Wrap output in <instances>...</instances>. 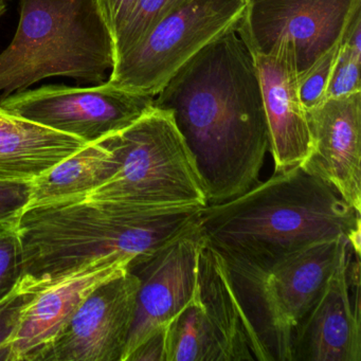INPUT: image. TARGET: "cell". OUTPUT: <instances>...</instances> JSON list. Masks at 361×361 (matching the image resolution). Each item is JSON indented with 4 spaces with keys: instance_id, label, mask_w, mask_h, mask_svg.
<instances>
[{
    "instance_id": "d4e9b609",
    "label": "cell",
    "mask_w": 361,
    "mask_h": 361,
    "mask_svg": "<svg viewBox=\"0 0 361 361\" xmlns=\"http://www.w3.org/2000/svg\"><path fill=\"white\" fill-rule=\"evenodd\" d=\"M32 180L0 181V223L18 219L30 202Z\"/></svg>"
},
{
    "instance_id": "5bb4252c",
    "label": "cell",
    "mask_w": 361,
    "mask_h": 361,
    "mask_svg": "<svg viewBox=\"0 0 361 361\" xmlns=\"http://www.w3.org/2000/svg\"><path fill=\"white\" fill-rule=\"evenodd\" d=\"M130 264L124 257H102L56 278L33 281L37 293L23 310L13 341L14 360H43L84 300L99 285L128 270Z\"/></svg>"
},
{
    "instance_id": "30bf717a",
    "label": "cell",
    "mask_w": 361,
    "mask_h": 361,
    "mask_svg": "<svg viewBox=\"0 0 361 361\" xmlns=\"http://www.w3.org/2000/svg\"><path fill=\"white\" fill-rule=\"evenodd\" d=\"M344 238L337 263L295 326L291 361H361L360 257Z\"/></svg>"
},
{
    "instance_id": "ba28073f",
    "label": "cell",
    "mask_w": 361,
    "mask_h": 361,
    "mask_svg": "<svg viewBox=\"0 0 361 361\" xmlns=\"http://www.w3.org/2000/svg\"><path fill=\"white\" fill-rule=\"evenodd\" d=\"M154 98L105 82L24 90L0 101V109L90 145L134 123L153 109Z\"/></svg>"
},
{
    "instance_id": "9a60e30c",
    "label": "cell",
    "mask_w": 361,
    "mask_h": 361,
    "mask_svg": "<svg viewBox=\"0 0 361 361\" xmlns=\"http://www.w3.org/2000/svg\"><path fill=\"white\" fill-rule=\"evenodd\" d=\"M269 130L274 173L300 166L312 152L306 109L299 96V75L290 48L255 54Z\"/></svg>"
},
{
    "instance_id": "d6986e66",
    "label": "cell",
    "mask_w": 361,
    "mask_h": 361,
    "mask_svg": "<svg viewBox=\"0 0 361 361\" xmlns=\"http://www.w3.org/2000/svg\"><path fill=\"white\" fill-rule=\"evenodd\" d=\"M166 361H223L219 339L197 291L166 327Z\"/></svg>"
},
{
    "instance_id": "484cf974",
    "label": "cell",
    "mask_w": 361,
    "mask_h": 361,
    "mask_svg": "<svg viewBox=\"0 0 361 361\" xmlns=\"http://www.w3.org/2000/svg\"><path fill=\"white\" fill-rule=\"evenodd\" d=\"M138 0H98L101 12L115 41Z\"/></svg>"
},
{
    "instance_id": "8992f818",
    "label": "cell",
    "mask_w": 361,
    "mask_h": 361,
    "mask_svg": "<svg viewBox=\"0 0 361 361\" xmlns=\"http://www.w3.org/2000/svg\"><path fill=\"white\" fill-rule=\"evenodd\" d=\"M115 154V176L86 196L145 206L208 204L195 160L170 114L153 107L102 139Z\"/></svg>"
},
{
    "instance_id": "7c38bea8",
    "label": "cell",
    "mask_w": 361,
    "mask_h": 361,
    "mask_svg": "<svg viewBox=\"0 0 361 361\" xmlns=\"http://www.w3.org/2000/svg\"><path fill=\"white\" fill-rule=\"evenodd\" d=\"M202 243L197 224L153 257L128 268L138 278L139 290L123 361L145 340L168 326L191 301L197 287Z\"/></svg>"
},
{
    "instance_id": "ac0fdd59",
    "label": "cell",
    "mask_w": 361,
    "mask_h": 361,
    "mask_svg": "<svg viewBox=\"0 0 361 361\" xmlns=\"http://www.w3.org/2000/svg\"><path fill=\"white\" fill-rule=\"evenodd\" d=\"M118 168L117 157L102 141L86 145L33 179L27 208L67 198L86 197L111 180Z\"/></svg>"
},
{
    "instance_id": "6da1fadb",
    "label": "cell",
    "mask_w": 361,
    "mask_h": 361,
    "mask_svg": "<svg viewBox=\"0 0 361 361\" xmlns=\"http://www.w3.org/2000/svg\"><path fill=\"white\" fill-rule=\"evenodd\" d=\"M191 152L209 204L259 180L269 130L255 54L238 20L192 56L154 98Z\"/></svg>"
},
{
    "instance_id": "4316f807",
    "label": "cell",
    "mask_w": 361,
    "mask_h": 361,
    "mask_svg": "<svg viewBox=\"0 0 361 361\" xmlns=\"http://www.w3.org/2000/svg\"><path fill=\"white\" fill-rule=\"evenodd\" d=\"M166 327L160 329L137 346L126 361H166Z\"/></svg>"
},
{
    "instance_id": "cb8c5ba5",
    "label": "cell",
    "mask_w": 361,
    "mask_h": 361,
    "mask_svg": "<svg viewBox=\"0 0 361 361\" xmlns=\"http://www.w3.org/2000/svg\"><path fill=\"white\" fill-rule=\"evenodd\" d=\"M342 41V39H341ZM341 42L323 54L305 73L299 77V96L304 109H312L325 100L327 86Z\"/></svg>"
},
{
    "instance_id": "44dd1931",
    "label": "cell",
    "mask_w": 361,
    "mask_h": 361,
    "mask_svg": "<svg viewBox=\"0 0 361 361\" xmlns=\"http://www.w3.org/2000/svg\"><path fill=\"white\" fill-rule=\"evenodd\" d=\"M37 293L33 281L23 276L18 286L0 301V361H16L13 341L23 310Z\"/></svg>"
},
{
    "instance_id": "2e32d148",
    "label": "cell",
    "mask_w": 361,
    "mask_h": 361,
    "mask_svg": "<svg viewBox=\"0 0 361 361\" xmlns=\"http://www.w3.org/2000/svg\"><path fill=\"white\" fill-rule=\"evenodd\" d=\"M85 145L0 109V181L33 180Z\"/></svg>"
},
{
    "instance_id": "ffe728a7",
    "label": "cell",
    "mask_w": 361,
    "mask_h": 361,
    "mask_svg": "<svg viewBox=\"0 0 361 361\" xmlns=\"http://www.w3.org/2000/svg\"><path fill=\"white\" fill-rule=\"evenodd\" d=\"M188 0H138L124 26L115 37L116 59L137 45L160 20Z\"/></svg>"
},
{
    "instance_id": "603a6c76",
    "label": "cell",
    "mask_w": 361,
    "mask_h": 361,
    "mask_svg": "<svg viewBox=\"0 0 361 361\" xmlns=\"http://www.w3.org/2000/svg\"><path fill=\"white\" fill-rule=\"evenodd\" d=\"M361 50L342 43L334 64L325 100L361 92Z\"/></svg>"
},
{
    "instance_id": "4fadbf2b",
    "label": "cell",
    "mask_w": 361,
    "mask_h": 361,
    "mask_svg": "<svg viewBox=\"0 0 361 361\" xmlns=\"http://www.w3.org/2000/svg\"><path fill=\"white\" fill-rule=\"evenodd\" d=\"M312 152L301 164L361 211V92L326 99L306 111Z\"/></svg>"
},
{
    "instance_id": "7402d4cb",
    "label": "cell",
    "mask_w": 361,
    "mask_h": 361,
    "mask_svg": "<svg viewBox=\"0 0 361 361\" xmlns=\"http://www.w3.org/2000/svg\"><path fill=\"white\" fill-rule=\"evenodd\" d=\"M18 221L0 223V301L16 289L24 272Z\"/></svg>"
},
{
    "instance_id": "e0dca14e",
    "label": "cell",
    "mask_w": 361,
    "mask_h": 361,
    "mask_svg": "<svg viewBox=\"0 0 361 361\" xmlns=\"http://www.w3.org/2000/svg\"><path fill=\"white\" fill-rule=\"evenodd\" d=\"M196 291L216 334L223 361L255 360L244 319L230 287L221 257L204 240L198 259Z\"/></svg>"
},
{
    "instance_id": "3957f363",
    "label": "cell",
    "mask_w": 361,
    "mask_h": 361,
    "mask_svg": "<svg viewBox=\"0 0 361 361\" xmlns=\"http://www.w3.org/2000/svg\"><path fill=\"white\" fill-rule=\"evenodd\" d=\"M198 227L219 253L293 250L361 233L360 212L301 166L288 169L231 200L202 207Z\"/></svg>"
},
{
    "instance_id": "9c48e42d",
    "label": "cell",
    "mask_w": 361,
    "mask_h": 361,
    "mask_svg": "<svg viewBox=\"0 0 361 361\" xmlns=\"http://www.w3.org/2000/svg\"><path fill=\"white\" fill-rule=\"evenodd\" d=\"M361 0H246L238 32L255 54L290 48L298 75L341 42Z\"/></svg>"
},
{
    "instance_id": "5b68a950",
    "label": "cell",
    "mask_w": 361,
    "mask_h": 361,
    "mask_svg": "<svg viewBox=\"0 0 361 361\" xmlns=\"http://www.w3.org/2000/svg\"><path fill=\"white\" fill-rule=\"evenodd\" d=\"M16 37L0 54V101L41 80L101 84L113 71L115 41L98 0H20Z\"/></svg>"
},
{
    "instance_id": "7a4b0ae2",
    "label": "cell",
    "mask_w": 361,
    "mask_h": 361,
    "mask_svg": "<svg viewBox=\"0 0 361 361\" xmlns=\"http://www.w3.org/2000/svg\"><path fill=\"white\" fill-rule=\"evenodd\" d=\"M202 208L87 197L30 207L18 221L23 276L47 281L106 257L140 263L195 228Z\"/></svg>"
},
{
    "instance_id": "83f0119b",
    "label": "cell",
    "mask_w": 361,
    "mask_h": 361,
    "mask_svg": "<svg viewBox=\"0 0 361 361\" xmlns=\"http://www.w3.org/2000/svg\"><path fill=\"white\" fill-rule=\"evenodd\" d=\"M9 1L10 0H0V18L4 16L6 10H7V6Z\"/></svg>"
},
{
    "instance_id": "277c9868",
    "label": "cell",
    "mask_w": 361,
    "mask_h": 361,
    "mask_svg": "<svg viewBox=\"0 0 361 361\" xmlns=\"http://www.w3.org/2000/svg\"><path fill=\"white\" fill-rule=\"evenodd\" d=\"M345 238L283 252L216 251L242 312L255 360L291 361L293 331L333 271Z\"/></svg>"
},
{
    "instance_id": "8fae6325",
    "label": "cell",
    "mask_w": 361,
    "mask_h": 361,
    "mask_svg": "<svg viewBox=\"0 0 361 361\" xmlns=\"http://www.w3.org/2000/svg\"><path fill=\"white\" fill-rule=\"evenodd\" d=\"M138 290V278L128 270L99 285L63 327L42 361H123Z\"/></svg>"
},
{
    "instance_id": "52a82bcc",
    "label": "cell",
    "mask_w": 361,
    "mask_h": 361,
    "mask_svg": "<svg viewBox=\"0 0 361 361\" xmlns=\"http://www.w3.org/2000/svg\"><path fill=\"white\" fill-rule=\"evenodd\" d=\"M246 0H188L116 59L109 83L155 97L192 56L242 16Z\"/></svg>"
}]
</instances>
